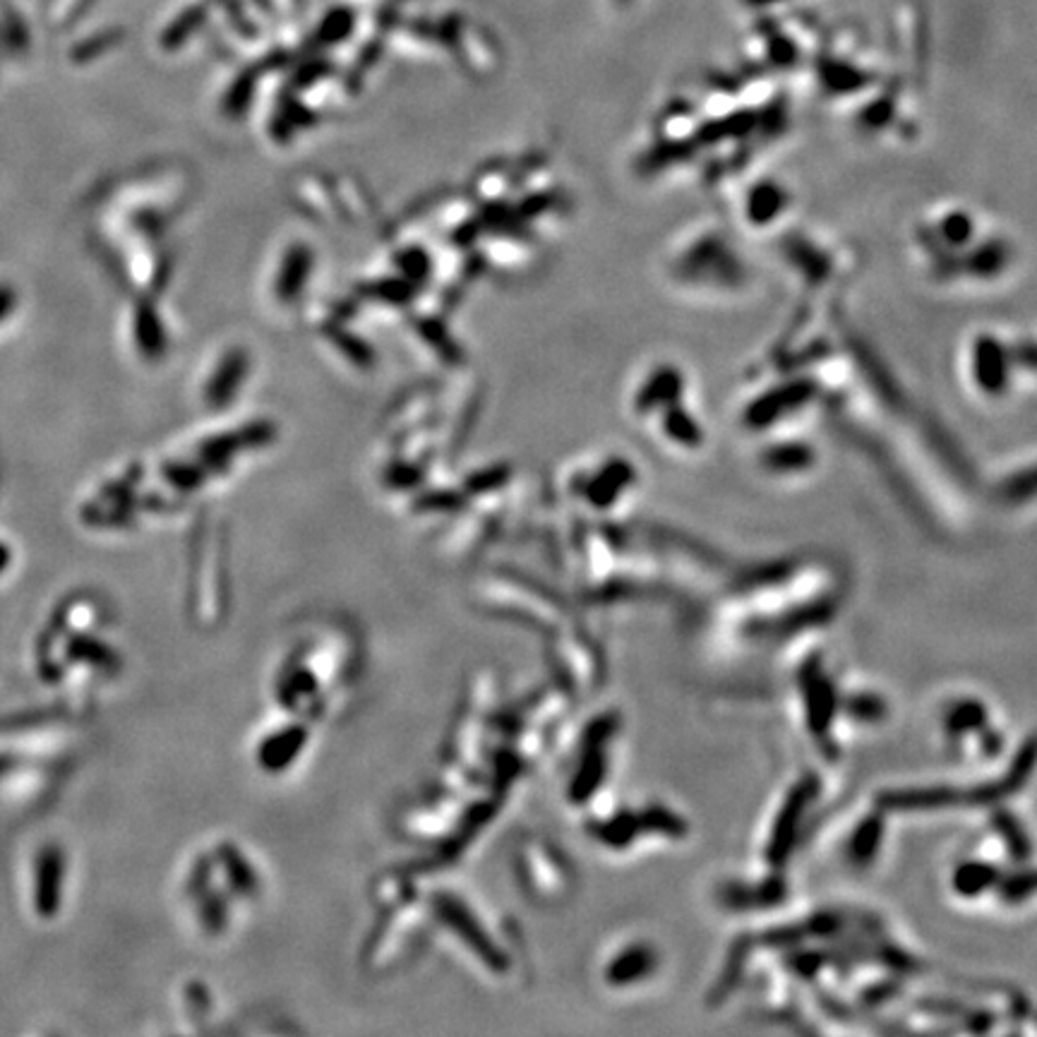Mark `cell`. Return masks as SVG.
<instances>
[{"label":"cell","instance_id":"1","mask_svg":"<svg viewBox=\"0 0 1037 1037\" xmlns=\"http://www.w3.org/2000/svg\"><path fill=\"white\" fill-rule=\"evenodd\" d=\"M989 879H992V872H989V869H985V867H968V869H963V872H958L956 886H958V891L968 893V896H970V893L985 889V886L989 884Z\"/></svg>","mask_w":1037,"mask_h":1037}]
</instances>
